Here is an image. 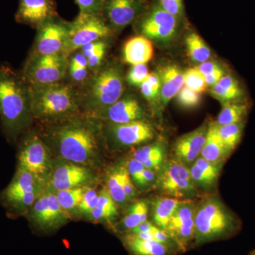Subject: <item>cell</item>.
<instances>
[{
  "label": "cell",
  "mask_w": 255,
  "mask_h": 255,
  "mask_svg": "<svg viewBox=\"0 0 255 255\" xmlns=\"http://www.w3.org/2000/svg\"><path fill=\"white\" fill-rule=\"evenodd\" d=\"M106 49L100 50L97 53L87 58L88 60V67L90 68H96L100 65L105 58Z\"/></svg>",
  "instance_id": "681fc988"
},
{
  "label": "cell",
  "mask_w": 255,
  "mask_h": 255,
  "mask_svg": "<svg viewBox=\"0 0 255 255\" xmlns=\"http://www.w3.org/2000/svg\"><path fill=\"white\" fill-rule=\"evenodd\" d=\"M122 176L124 192L127 195L128 200H131L136 196L137 191L135 189V186H134L133 182H132L131 178H130L127 168L124 165L122 166Z\"/></svg>",
  "instance_id": "b9f144b4"
},
{
  "label": "cell",
  "mask_w": 255,
  "mask_h": 255,
  "mask_svg": "<svg viewBox=\"0 0 255 255\" xmlns=\"http://www.w3.org/2000/svg\"><path fill=\"white\" fill-rule=\"evenodd\" d=\"M29 218L35 224L43 228L53 227L61 222L64 213L56 195L49 192L37 198L32 205Z\"/></svg>",
  "instance_id": "2e32d148"
},
{
  "label": "cell",
  "mask_w": 255,
  "mask_h": 255,
  "mask_svg": "<svg viewBox=\"0 0 255 255\" xmlns=\"http://www.w3.org/2000/svg\"><path fill=\"white\" fill-rule=\"evenodd\" d=\"M52 140L60 155L75 164H87L96 155L97 142L90 127L80 122H70L53 129Z\"/></svg>",
  "instance_id": "277c9868"
},
{
  "label": "cell",
  "mask_w": 255,
  "mask_h": 255,
  "mask_svg": "<svg viewBox=\"0 0 255 255\" xmlns=\"http://www.w3.org/2000/svg\"><path fill=\"white\" fill-rule=\"evenodd\" d=\"M53 14L51 0H19L16 19L20 23L39 26L53 17Z\"/></svg>",
  "instance_id": "ac0fdd59"
},
{
  "label": "cell",
  "mask_w": 255,
  "mask_h": 255,
  "mask_svg": "<svg viewBox=\"0 0 255 255\" xmlns=\"http://www.w3.org/2000/svg\"><path fill=\"white\" fill-rule=\"evenodd\" d=\"M99 201V194L95 189H89L84 193L83 197L78 209L83 213L88 214L97 207Z\"/></svg>",
  "instance_id": "74e56055"
},
{
  "label": "cell",
  "mask_w": 255,
  "mask_h": 255,
  "mask_svg": "<svg viewBox=\"0 0 255 255\" xmlns=\"http://www.w3.org/2000/svg\"><path fill=\"white\" fill-rule=\"evenodd\" d=\"M94 114L96 117L105 119L114 124L142 121L145 117V112L137 100L130 96L121 98L114 105Z\"/></svg>",
  "instance_id": "5bb4252c"
},
{
  "label": "cell",
  "mask_w": 255,
  "mask_h": 255,
  "mask_svg": "<svg viewBox=\"0 0 255 255\" xmlns=\"http://www.w3.org/2000/svg\"><path fill=\"white\" fill-rule=\"evenodd\" d=\"M248 113V105L243 102L224 104L216 124L219 126H223L245 122Z\"/></svg>",
  "instance_id": "4316f807"
},
{
  "label": "cell",
  "mask_w": 255,
  "mask_h": 255,
  "mask_svg": "<svg viewBox=\"0 0 255 255\" xmlns=\"http://www.w3.org/2000/svg\"><path fill=\"white\" fill-rule=\"evenodd\" d=\"M17 169L27 171L38 179L48 172L49 169L48 148L36 134L26 135L20 142Z\"/></svg>",
  "instance_id": "30bf717a"
},
{
  "label": "cell",
  "mask_w": 255,
  "mask_h": 255,
  "mask_svg": "<svg viewBox=\"0 0 255 255\" xmlns=\"http://www.w3.org/2000/svg\"><path fill=\"white\" fill-rule=\"evenodd\" d=\"M117 204L108 190L103 189L99 194V201L97 207L88 214H90V218L95 221H110L118 214Z\"/></svg>",
  "instance_id": "83f0119b"
},
{
  "label": "cell",
  "mask_w": 255,
  "mask_h": 255,
  "mask_svg": "<svg viewBox=\"0 0 255 255\" xmlns=\"http://www.w3.org/2000/svg\"><path fill=\"white\" fill-rule=\"evenodd\" d=\"M38 28L33 53L42 55L63 53L70 31V23L52 17L41 23Z\"/></svg>",
  "instance_id": "7c38bea8"
},
{
  "label": "cell",
  "mask_w": 255,
  "mask_h": 255,
  "mask_svg": "<svg viewBox=\"0 0 255 255\" xmlns=\"http://www.w3.org/2000/svg\"><path fill=\"white\" fill-rule=\"evenodd\" d=\"M131 157L141 162L145 168L158 173L167 160L166 147L162 142L142 146L132 152Z\"/></svg>",
  "instance_id": "d4e9b609"
},
{
  "label": "cell",
  "mask_w": 255,
  "mask_h": 255,
  "mask_svg": "<svg viewBox=\"0 0 255 255\" xmlns=\"http://www.w3.org/2000/svg\"><path fill=\"white\" fill-rule=\"evenodd\" d=\"M184 201L167 196L156 198L152 204V223L165 231L171 218Z\"/></svg>",
  "instance_id": "484cf974"
},
{
  "label": "cell",
  "mask_w": 255,
  "mask_h": 255,
  "mask_svg": "<svg viewBox=\"0 0 255 255\" xmlns=\"http://www.w3.org/2000/svg\"><path fill=\"white\" fill-rule=\"evenodd\" d=\"M244 127L245 122L228 124V125H217L219 136L222 140L223 145L230 154L232 153L239 145L243 136Z\"/></svg>",
  "instance_id": "f546056e"
},
{
  "label": "cell",
  "mask_w": 255,
  "mask_h": 255,
  "mask_svg": "<svg viewBox=\"0 0 255 255\" xmlns=\"http://www.w3.org/2000/svg\"><path fill=\"white\" fill-rule=\"evenodd\" d=\"M124 246L133 255H176L177 251L153 240L143 239L132 233L124 236Z\"/></svg>",
  "instance_id": "603a6c76"
},
{
  "label": "cell",
  "mask_w": 255,
  "mask_h": 255,
  "mask_svg": "<svg viewBox=\"0 0 255 255\" xmlns=\"http://www.w3.org/2000/svg\"><path fill=\"white\" fill-rule=\"evenodd\" d=\"M152 41L144 36L132 37L124 47V60L131 65L148 63L153 56Z\"/></svg>",
  "instance_id": "cb8c5ba5"
},
{
  "label": "cell",
  "mask_w": 255,
  "mask_h": 255,
  "mask_svg": "<svg viewBox=\"0 0 255 255\" xmlns=\"http://www.w3.org/2000/svg\"><path fill=\"white\" fill-rule=\"evenodd\" d=\"M124 92V77L120 69L113 65L105 67L89 82L84 102L85 107L95 114L118 102Z\"/></svg>",
  "instance_id": "5b68a950"
},
{
  "label": "cell",
  "mask_w": 255,
  "mask_h": 255,
  "mask_svg": "<svg viewBox=\"0 0 255 255\" xmlns=\"http://www.w3.org/2000/svg\"><path fill=\"white\" fill-rule=\"evenodd\" d=\"M208 126L203 125L196 130L182 135L174 142V158L190 167L200 157L205 143Z\"/></svg>",
  "instance_id": "9a60e30c"
},
{
  "label": "cell",
  "mask_w": 255,
  "mask_h": 255,
  "mask_svg": "<svg viewBox=\"0 0 255 255\" xmlns=\"http://www.w3.org/2000/svg\"><path fill=\"white\" fill-rule=\"evenodd\" d=\"M158 75L161 82L159 100L165 107L184 87V73L176 65H169L161 69Z\"/></svg>",
  "instance_id": "ffe728a7"
},
{
  "label": "cell",
  "mask_w": 255,
  "mask_h": 255,
  "mask_svg": "<svg viewBox=\"0 0 255 255\" xmlns=\"http://www.w3.org/2000/svg\"><path fill=\"white\" fill-rule=\"evenodd\" d=\"M255 255V250H254V251L252 252V253H251V255Z\"/></svg>",
  "instance_id": "f907efd6"
},
{
  "label": "cell",
  "mask_w": 255,
  "mask_h": 255,
  "mask_svg": "<svg viewBox=\"0 0 255 255\" xmlns=\"http://www.w3.org/2000/svg\"><path fill=\"white\" fill-rule=\"evenodd\" d=\"M90 177L88 170L78 164H64L55 169L50 184L55 191L66 190L78 187Z\"/></svg>",
  "instance_id": "d6986e66"
},
{
  "label": "cell",
  "mask_w": 255,
  "mask_h": 255,
  "mask_svg": "<svg viewBox=\"0 0 255 255\" xmlns=\"http://www.w3.org/2000/svg\"><path fill=\"white\" fill-rule=\"evenodd\" d=\"M111 135L114 141L125 147L150 142L155 135L153 127L144 120L123 124H111Z\"/></svg>",
  "instance_id": "4fadbf2b"
},
{
  "label": "cell",
  "mask_w": 255,
  "mask_h": 255,
  "mask_svg": "<svg viewBox=\"0 0 255 255\" xmlns=\"http://www.w3.org/2000/svg\"><path fill=\"white\" fill-rule=\"evenodd\" d=\"M179 18L169 14L159 6L154 5L142 18L140 28L142 36L157 42L172 39L179 28Z\"/></svg>",
  "instance_id": "8fae6325"
},
{
  "label": "cell",
  "mask_w": 255,
  "mask_h": 255,
  "mask_svg": "<svg viewBox=\"0 0 255 255\" xmlns=\"http://www.w3.org/2000/svg\"><path fill=\"white\" fill-rule=\"evenodd\" d=\"M157 173L152 169L145 168L142 172L141 179L137 187L140 188H147L155 187L157 180Z\"/></svg>",
  "instance_id": "7bdbcfd3"
},
{
  "label": "cell",
  "mask_w": 255,
  "mask_h": 255,
  "mask_svg": "<svg viewBox=\"0 0 255 255\" xmlns=\"http://www.w3.org/2000/svg\"><path fill=\"white\" fill-rule=\"evenodd\" d=\"M176 97L178 103L184 108H194L197 107L201 102L200 94L186 86L183 87L179 90Z\"/></svg>",
  "instance_id": "d590c367"
},
{
  "label": "cell",
  "mask_w": 255,
  "mask_h": 255,
  "mask_svg": "<svg viewBox=\"0 0 255 255\" xmlns=\"http://www.w3.org/2000/svg\"><path fill=\"white\" fill-rule=\"evenodd\" d=\"M186 45L191 59L198 63L208 61L211 58V53L209 47L196 33H190L185 39Z\"/></svg>",
  "instance_id": "1f68e13d"
},
{
  "label": "cell",
  "mask_w": 255,
  "mask_h": 255,
  "mask_svg": "<svg viewBox=\"0 0 255 255\" xmlns=\"http://www.w3.org/2000/svg\"><path fill=\"white\" fill-rule=\"evenodd\" d=\"M241 228V220L219 196H206L196 206L194 248L229 239Z\"/></svg>",
  "instance_id": "7a4b0ae2"
},
{
  "label": "cell",
  "mask_w": 255,
  "mask_h": 255,
  "mask_svg": "<svg viewBox=\"0 0 255 255\" xmlns=\"http://www.w3.org/2000/svg\"><path fill=\"white\" fill-rule=\"evenodd\" d=\"M223 76H224V71H223L222 68L216 70L214 73L206 75V76L204 77L206 86L212 87L214 85H217Z\"/></svg>",
  "instance_id": "7dc6e473"
},
{
  "label": "cell",
  "mask_w": 255,
  "mask_h": 255,
  "mask_svg": "<svg viewBox=\"0 0 255 255\" xmlns=\"http://www.w3.org/2000/svg\"><path fill=\"white\" fill-rule=\"evenodd\" d=\"M33 118L29 88L21 73L9 65L0 66V121L5 136L16 141Z\"/></svg>",
  "instance_id": "6da1fadb"
},
{
  "label": "cell",
  "mask_w": 255,
  "mask_h": 255,
  "mask_svg": "<svg viewBox=\"0 0 255 255\" xmlns=\"http://www.w3.org/2000/svg\"><path fill=\"white\" fill-rule=\"evenodd\" d=\"M140 92L149 102H155L160 95L161 82L158 74L150 73L140 85Z\"/></svg>",
  "instance_id": "836d02e7"
},
{
  "label": "cell",
  "mask_w": 255,
  "mask_h": 255,
  "mask_svg": "<svg viewBox=\"0 0 255 255\" xmlns=\"http://www.w3.org/2000/svg\"><path fill=\"white\" fill-rule=\"evenodd\" d=\"M71 66L79 67V68H87L88 67V60L82 52H78L73 55L70 61Z\"/></svg>",
  "instance_id": "c3c4849f"
},
{
  "label": "cell",
  "mask_w": 255,
  "mask_h": 255,
  "mask_svg": "<svg viewBox=\"0 0 255 255\" xmlns=\"http://www.w3.org/2000/svg\"><path fill=\"white\" fill-rule=\"evenodd\" d=\"M110 33V27L100 14L80 12L73 22L70 23L63 54L68 58L75 50L81 49L92 42L100 41Z\"/></svg>",
  "instance_id": "ba28073f"
},
{
  "label": "cell",
  "mask_w": 255,
  "mask_h": 255,
  "mask_svg": "<svg viewBox=\"0 0 255 255\" xmlns=\"http://www.w3.org/2000/svg\"><path fill=\"white\" fill-rule=\"evenodd\" d=\"M86 189L75 187L66 190L57 191V199L63 210H71L78 207Z\"/></svg>",
  "instance_id": "d6a6232c"
},
{
  "label": "cell",
  "mask_w": 255,
  "mask_h": 255,
  "mask_svg": "<svg viewBox=\"0 0 255 255\" xmlns=\"http://www.w3.org/2000/svg\"><path fill=\"white\" fill-rule=\"evenodd\" d=\"M103 9L111 24L122 29L135 21L142 9L140 0H107Z\"/></svg>",
  "instance_id": "e0dca14e"
},
{
  "label": "cell",
  "mask_w": 255,
  "mask_h": 255,
  "mask_svg": "<svg viewBox=\"0 0 255 255\" xmlns=\"http://www.w3.org/2000/svg\"><path fill=\"white\" fill-rule=\"evenodd\" d=\"M155 187L162 194L181 200L193 199L199 192L192 179L189 166L177 159H168L157 173Z\"/></svg>",
  "instance_id": "8992f818"
},
{
  "label": "cell",
  "mask_w": 255,
  "mask_h": 255,
  "mask_svg": "<svg viewBox=\"0 0 255 255\" xmlns=\"http://www.w3.org/2000/svg\"><path fill=\"white\" fill-rule=\"evenodd\" d=\"M80 7V12L99 14L103 9V0H75Z\"/></svg>",
  "instance_id": "60d3db41"
},
{
  "label": "cell",
  "mask_w": 255,
  "mask_h": 255,
  "mask_svg": "<svg viewBox=\"0 0 255 255\" xmlns=\"http://www.w3.org/2000/svg\"><path fill=\"white\" fill-rule=\"evenodd\" d=\"M124 166L131 178L132 182L135 184V185H138L140 179H141L142 172L145 168V166L141 162L137 159L132 158V157L128 159L127 164H124Z\"/></svg>",
  "instance_id": "f35d334b"
},
{
  "label": "cell",
  "mask_w": 255,
  "mask_h": 255,
  "mask_svg": "<svg viewBox=\"0 0 255 255\" xmlns=\"http://www.w3.org/2000/svg\"><path fill=\"white\" fill-rule=\"evenodd\" d=\"M196 206L197 203L194 199L183 201L166 228L165 232L173 240L181 253L194 247Z\"/></svg>",
  "instance_id": "9c48e42d"
},
{
  "label": "cell",
  "mask_w": 255,
  "mask_h": 255,
  "mask_svg": "<svg viewBox=\"0 0 255 255\" xmlns=\"http://www.w3.org/2000/svg\"><path fill=\"white\" fill-rule=\"evenodd\" d=\"M149 70L146 64L132 65L127 75L128 83L131 86L140 87L142 82L148 77Z\"/></svg>",
  "instance_id": "8d00e7d4"
},
{
  "label": "cell",
  "mask_w": 255,
  "mask_h": 255,
  "mask_svg": "<svg viewBox=\"0 0 255 255\" xmlns=\"http://www.w3.org/2000/svg\"><path fill=\"white\" fill-rule=\"evenodd\" d=\"M230 155L219 136L217 125L210 124L200 157L215 166L222 167Z\"/></svg>",
  "instance_id": "7402d4cb"
},
{
  "label": "cell",
  "mask_w": 255,
  "mask_h": 255,
  "mask_svg": "<svg viewBox=\"0 0 255 255\" xmlns=\"http://www.w3.org/2000/svg\"><path fill=\"white\" fill-rule=\"evenodd\" d=\"M158 4L164 11L175 17L182 18L184 14L182 0H158Z\"/></svg>",
  "instance_id": "ab89813d"
},
{
  "label": "cell",
  "mask_w": 255,
  "mask_h": 255,
  "mask_svg": "<svg viewBox=\"0 0 255 255\" xmlns=\"http://www.w3.org/2000/svg\"><path fill=\"white\" fill-rule=\"evenodd\" d=\"M30 103L33 117L50 120L67 117L78 110V97L73 87L58 83L30 87Z\"/></svg>",
  "instance_id": "3957f363"
},
{
  "label": "cell",
  "mask_w": 255,
  "mask_h": 255,
  "mask_svg": "<svg viewBox=\"0 0 255 255\" xmlns=\"http://www.w3.org/2000/svg\"><path fill=\"white\" fill-rule=\"evenodd\" d=\"M107 46L105 42L102 41H97L92 42L81 48L82 54L85 55L87 58H90V56L95 54L97 52L100 50L106 49Z\"/></svg>",
  "instance_id": "ee69618b"
},
{
  "label": "cell",
  "mask_w": 255,
  "mask_h": 255,
  "mask_svg": "<svg viewBox=\"0 0 255 255\" xmlns=\"http://www.w3.org/2000/svg\"><path fill=\"white\" fill-rule=\"evenodd\" d=\"M184 75V86L194 90L198 93L205 91L206 84L205 78L197 68L188 69Z\"/></svg>",
  "instance_id": "e575fe53"
},
{
  "label": "cell",
  "mask_w": 255,
  "mask_h": 255,
  "mask_svg": "<svg viewBox=\"0 0 255 255\" xmlns=\"http://www.w3.org/2000/svg\"><path fill=\"white\" fill-rule=\"evenodd\" d=\"M70 74L74 81L80 82L86 80L88 72H87V68H79V67L70 65Z\"/></svg>",
  "instance_id": "f6af8a7d"
},
{
  "label": "cell",
  "mask_w": 255,
  "mask_h": 255,
  "mask_svg": "<svg viewBox=\"0 0 255 255\" xmlns=\"http://www.w3.org/2000/svg\"><path fill=\"white\" fill-rule=\"evenodd\" d=\"M149 206L147 201H138L132 204L128 209L125 217L122 221V228L130 232L142 223L147 221Z\"/></svg>",
  "instance_id": "f1b7e54d"
},
{
  "label": "cell",
  "mask_w": 255,
  "mask_h": 255,
  "mask_svg": "<svg viewBox=\"0 0 255 255\" xmlns=\"http://www.w3.org/2000/svg\"><path fill=\"white\" fill-rule=\"evenodd\" d=\"M196 68L200 72L203 76L205 77L206 75L214 73L216 70L221 68V67L220 66L219 64L214 63V62L206 61L200 63V65L196 67Z\"/></svg>",
  "instance_id": "bcb514c9"
},
{
  "label": "cell",
  "mask_w": 255,
  "mask_h": 255,
  "mask_svg": "<svg viewBox=\"0 0 255 255\" xmlns=\"http://www.w3.org/2000/svg\"><path fill=\"white\" fill-rule=\"evenodd\" d=\"M222 167L210 163L201 157H198L189 167L193 182L198 190L209 191L216 187Z\"/></svg>",
  "instance_id": "44dd1931"
},
{
  "label": "cell",
  "mask_w": 255,
  "mask_h": 255,
  "mask_svg": "<svg viewBox=\"0 0 255 255\" xmlns=\"http://www.w3.org/2000/svg\"><path fill=\"white\" fill-rule=\"evenodd\" d=\"M122 166L113 167L109 172L107 177V189L114 201L120 205H124L128 201L122 184Z\"/></svg>",
  "instance_id": "4dcf8cb0"
},
{
  "label": "cell",
  "mask_w": 255,
  "mask_h": 255,
  "mask_svg": "<svg viewBox=\"0 0 255 255\" xmlns=\"http://www.w3.org/2000/svg\"><path fill=\"white\" fill-rule=\"evenodd\" d=\"M67 67V57L63 53L50 55L33 53L25 64L21 75L28 86H44L61 82Z\"/></svg>",
  "instance_id": "52a82bcc"
}]
</instances>
